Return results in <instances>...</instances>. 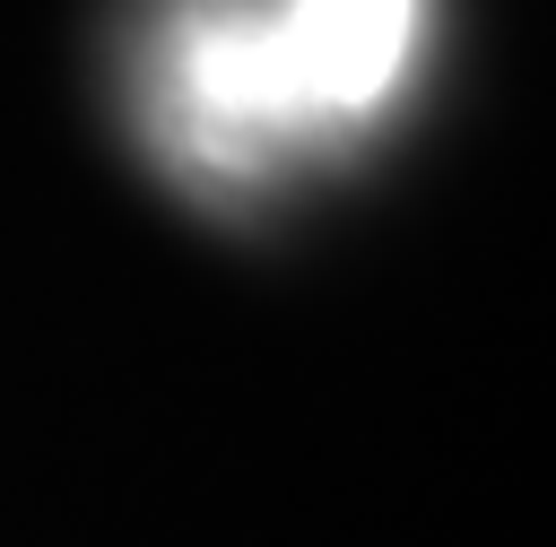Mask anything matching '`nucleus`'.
<instances>
[{
    "label": "nucleus",
    "instance_id": "1",
    "mask_svg": "<svg viewBox=\"0 0 556 547\" xmlns=\"http://www.w3.org/2000/svg\"><path fill=\"white\" fill-rule=\"evenodd\" d=\"M417 43V0H269L191 26L182 43V113L243 148L261 130L348 122L391 96Z\"/></svg>",
    "mask_w": 556,
    "mask_h": 547
}]
</instances>
